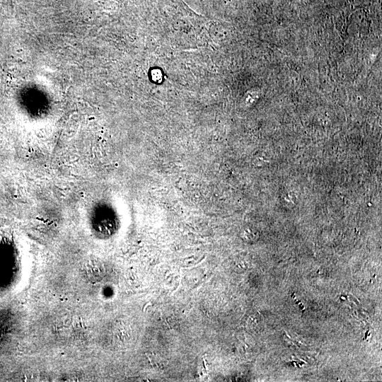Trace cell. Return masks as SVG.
Returning a JSON list of instances; mask_svg holds the SVG:
<instances>
[{"instance_id": "obj_1", "label": "cell", "mask_w": 382, "mask_h": 382, "mask_svg": "<svg viewBox=\"0 0 382 382\" xmlns=\"http://www.w3.org/2000/svg\"><path fill=\"white\" fill-rule=\"evenodd\" d=\"M2 337H3V335H1V336H0V342L1 341Z\"/></svg>"}]
</instances>
